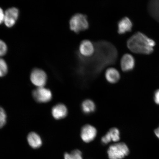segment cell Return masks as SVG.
Segmentation results:
<instances>
[{"label": "cell", "instance_id": "cell-1", "mask_svg": "<svg viewBox=\"0 0 159 159\" xmlns=\"http://www.w3.org/2000/svg\"><path fill=\"white\" fill-rule=\"evenodd\" d=\"M95 51L92 56L84 57L77 51V70L80 72H100L108 66L114 64L118 58L116 48L109 42L100 40L94 42Z\"/></svg>", "mask_w": 159, "mask_h": 159}, {"label": "cell", "instance_id": "cell-2", "mask_svg": "<svg viewBox=\"0 0 159 159\" xmlns=\"http://www.w3.org/2000/svg\"><path fill=\"white\" fill-rule=\"evenodd\" d=\"M155 44L154 40L140 32L135 33L127 43V47L132 52L147 55L152 52Z\"/></svg>", "mask_w": 159, "mask_h": 159}, {"label": "cell", "instance_id": "cell-3", "mask_svg": "<svg viewBox=\"0 0 159 159\" xmlns=\"http://www.w3.org/2000/svg\"><path fill=\"white\" fill-rule=\"evenodd\" d=\"M89 26L87 16L82 13L75 14L69 20L70 29L77 34L88 29Z\"/></svg>", "mask_w": 159, "mask_h": 159}, {"label": "cell", "instance_id": "cell-4", "mask_svg": "<svg viewBox=\"0 0 159 159\" xmlns=\"http://www.w3.org/2000/svg\"><path fill=\"white\" fill-rule=\"evenodd\" d=\"M107 153L109 159H122L128 156L129 150L125 143H119L111 145Z\"/></svg>", "mask_w": 159, "mask_h": 159}, {"label": "cell", "instance_id": "cell-5", "mask_svg": "<svg viewBox=\"0 0 159 159\" xmlns=\"http://www.w3.org/2000/svg\"><path fill=\"white\" fill-rule=\"evenodd\" d=\"M47 77L44 71L39 69H35L32 71L30 80L33 84L38 87H43L47 83Z\"/></svg>", "mask_w": 159, "mask_h": 159}, {"label": "cell", "instance_id": "cell-6", "mask_svg": "<svg viewBox=\"0 0 159 159\" xmlns=\"http://www.w3.org/2000/svg\"><path fill=\"white\" fill-rule=\"evenodd\" d=\"M33 96L35 100L39 103H46L52 98V94L49 89L43 87H38L33 92Z\"/></svg>", "mask_w": 159, "mask_h": 159}, {"label": "cell", "instance_id": "cell-7", "mask_svg": "<svg viewBox=\"0 0 159 159\" xmlns=\"http://www.w3.org/2000/svg\"><path fill=\"white\" fill-rule=\"evenodd\" d=\"M95 47L94 42L89 40L84 39L81 41L79 45V52L84 57H89L94 54Z\"/></svg>", "mask_w": 159, "mask_h": 159}, {"label": "cell", "instance_id": "cell-8", "mask_svg": "<svg viewBox=\"0 0 159 159\" xmlns=\"http://www.w3.org/2000/svg\"><path fill=\"white\" fill-rule=\"evenodd\" d=\"M19 15V11L15 7L8 9L5 12L4 23L8 27H13L16 22Z\"/></svg>", "mask_w": 159, "mask_h": 159}, {"label": "cell", "instance_id": "cell-9", "mask_svg": "<svg viewBox=\"0 0 159 159\" xmlns=\"http://www.w3.org/2000/svg\"><path fill=\"white\" fill-rule=\"evenodd\" d=\"M97 134V131L95 127L89 125L83 127L81 132V137L85 143H88L94 140Z\"/></svg>", "mask_w": 159, "mask_h": 159}, {"label": "cell", "instance_id": "cell-10", "mask_svg": "<svg viewBox=\"0 0 159 159\" xmlns=\"http://www.w3.org/2000/svg\"><path fill=\"white\" fill-rule=\"evenodd\" d=\"M135 66L134 57L129 53H126L123 56L120 61V66L125 72L132 70Z\"/></svg>", "mask_w": 159, "mask_h": 159}, {"label": "cell", "instance_id": "cell-11", "mask_svg": "<svg viewBox=\"0 0 159 159\" xmlns=\"http://www.w3.org/2000/svg\"><path fill=\"white\" fill-rule=\"evenodd\" d=\"M120 139V132L115 128H111L101 139L103 144H107L111 142H117Z\"/></svg>", "mask_w": 159, "mask_h": 159}, {"label": "cell", "instance_id": "cell-12", "mask_svg": "<svg viewBox=\"0 0 159 159\" xmlns=\"http://www.w3.org/2000/svg\"><path fill=\"white\" fill-rule=\"evenodd\" d=\"M133 24L128 17H125L119 20L118 23V33L120 34H124L132 30Z\"/></svg>", "mask_w": 159, "mask_h": 159}, {"label": "cell", "instance_id": "cell-13", "mask_svg": "<svg viewBox=\"0 0 159 159\" xmlns=\"http://www.w3.org/2000/svg\"><path fill=\"white\" fill-rule=\"evenodd\" d=\"M68 113V111L65 105L59 104L53 107L52 110V114L55 119L59 120L64 118L66 117Z\"/></svg>", "mask_w": 159, "mask_h": 159}, {"label": "cell", "instance_id": "cell-14", "mask_svg": "<svg viewBox=\"0 0 159 159\" xmlns=\"http://www.w3.org/2000/svg\"><path fill=\"white\" fill-rule=\"evenodd\" d=\"M105 77L108 82L113 84L118 82L120 79V75L119 71L116 69L110 67L105 71Z\"/></svg>", "mask_w": 159, "mask_h": 159}, {"label": "cell", "instance_id": "cell-15", "mask_svg": "<svg viewBox=\"0 0 159 159\" xmlns=\"http://www.w3.org/2000/svg\"><path fill=\"white\" fill-rule=\"evenodd\" d=\"M148 10L152 17L159 22V0H152L148 3Z\"/></svg>", "mask_w": 159, "mask_h": 159}, {"label": "cell", "instance_id": "cell-16", "mask_svg": "<svg viewBox=\"0 0 159 159\" xmlns=\"http://www.w3.org/2000/svg\"><path fill=\"white\" fill-rule=\"evenodd\" d=\"M27 141L32 148H39L42 144V141L38 134L35 132L30 133L27 136Z\"/></svg>", "mask_w": 159, "mask_h": 159}, {"label": "cell", "instance_id": "cell-17", "mask_svg": "<svg viewBox=\"0 0 159 159\" xmlns=\"http://www.w3.org/2000/svg\"><path fill=\"white\" fill-rule=\"evenodd\" d=\"M83 112L85 114H89L94 112L95 109L94 103L90 99H87L83 101L82 104Z\"/></svg>", "mask_w": 159, "mask_h": 159}, {"label": "cell", "instance_id": "cell-18", "mask_svg": "<svg viewBox=\"0 0 159 159\" xmlns=\"http://www.w3.org/2000/svg\"><path fill=\"white\" fill-rule=\"evenodd\" d=\"M65 159H83L82 153L78 150H75L71 152L70 153H65Z\"/></svg>", "mask_w": 159, "mask_h": 159}, {"label": "cell", "instance_id": "cell-19", "mask_svg": "<svg viewBox=\"0 0 159 159\" xmlns=\"http://www.w3.org/2000/svg\"><path fill=\"white\" fill-rule=\"evenodd\" d=\"M8 67L6 61L3 59L0 58V77L4 76L7 74Z\"/></svg>", "mask_w": 159, "mask_h": 159}, {"label": "cell", "instance_id": "cell-20", "mask_svg": "<svg viewBox=\"0 0 159 159\" xmlns=\"http://www.w3.org/2000/svg\"><path fill=\"white\" fill-rule=\"evenodd\" d=\"M7 114L4 109L0 107V129L3 128L7 122Z\"/></svg>", "mask_w": 159, "mask_h": 159}, {"label": "cell", "instance_id": "cell-21", "mask_svg": "<svg viewBox=\"0 0 159 159\" xmlns=\"http://www.w3.org/2000/svg\"><path fill=\"white\" fill-rule=\"evenodd\" d=\"M7 46L6 43L2 40L0 39V57L5 55L7 51Z\"/></svg>", "mask_w": 159, "mask_h": 159}, {"label": "cell", "instance_id": "cell-22", "mask_svg": "<svg viewBox=\"0 0 159 159\" xmlns=\"http://www.w3.org/2000/svg\"><path fill=\"white\" fill-rule=\"evenodd\" d=\"M154 100L157 104L159 105V89L157 90L155 93Z\"/></svg>", "mask_w": 159, "mask_h": 159}, {"label": "cell", "instance_id": "cell-23", "mask_svg": "<svg viewBox=\"0 0 159 159\" xmlns=\"http://www.w3.org/2000/svg\"><path fill=\"white\" fill-rule=\"evenodd\" d=\"M5 12L0 7V25L4 22V19Z\"/></svg>", "mask_w": 159, "mask_h": 159}, {"label": "cell", "instance_id": "cell-24", "mask_svg": "<svg viewBox=\"0 0 159 159\" xmlns=\"http://www.w3.org/2000/svg\"><path fill=\"white\" fill-rule=\"evenodd\" d=\"M154 134L157 138L159 139V126L158 128L155 129L154 130Z\"/></svg>", "mask_w": 159, "mask_h": 159}]
</instances>
